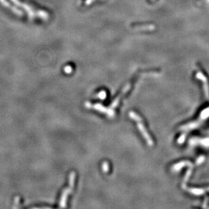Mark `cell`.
<instances>
[{
  "label": "cell",
  "instance_id": "6da1fadb",
  "mask_svg": "<svg viewBox=\"0 0 209 209\" xmlns=\"http://www.w3.org/2000/svg\"><path fill=\"white\" fill-rule=\"evenodd\" d=\"M76 179V174L74 172H72L70 173L69 176V186L68 187L67 189H65L62 192V196L60 197V207H65L66 203H67V200L68 198V196L69 194L72 192V191L73 190L74 181H75Z\"/></svg>",
  "mask_w": 209,
  "mask_h": 209
},
{
  "label": "cell",
  "instance_id": "7a4b0ae2",
  "mask_svg": "<svg viewBox=\"0 0 209 209\" xmlns=\"http://www.w3.org/2000/svg\"><path fill=\"white\" fill-rule=\"evenodd\" d=\"M130 116L131 117V118H133V119H135L138 122H137V125H138V127H139L140 131L142 133L143 135H144V137L146 139L147 142V143H148V144L150 145V146H152V144H153V142H152V141L150 139V136L148 135V134H147L146 130L145 129L144 127V125H143V124H142V122H140V117H138V116L136 115L135 113H133V112H130Z\"/></svg>",
  "mask_w": 209,
  "mask_h": 209
}]
</instances>
